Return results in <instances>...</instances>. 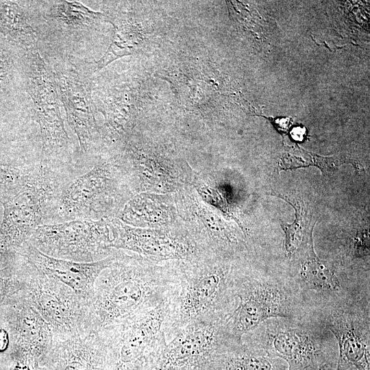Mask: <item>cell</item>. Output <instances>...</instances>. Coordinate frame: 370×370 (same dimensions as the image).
Here are the masks:
<instances>
[{"mask_svg":"<svg viewBox=\"0 0 370 370\" xmlns=\"http://www.w3.org/2000/svg\"><path fill=\"white\" fill-rule=\"evenodd\" d=\"M178 283L116 256L98 276L88 306L91 330L100 332L171 300Z\"/></svg>","mask_w":370,"mask_h":370,"instance_id":"6da1fadb","label":"cell"},{"mask_svg":"<svg viewBox=\"0 0 370 370\" xmlns=\"http://www.w3.org/2000/svg\"><path fill=\"white\" fill-rule=\"evenodd\" d=\"M289 283L273 279H234L232 303L223 317L229 340L242 343L245 335L270 319H299V299Z\"/></svg>","mask_w":370,"mask_h":370,"instance_id":"7a4b0ae2","label":"cell"},{"mask_svg":"<svg viewBox=\"0 0 370 370\" xmlns=\"http://www.w3.org/2000/svg\"><path fill=\"white\" fill-rule=\"evenodd\" d=\"M171 300L100 332L107 370H155L166 343L164 328Z\"/></svg>","mask_w":370,"mask_h":370,"instance_id":"3957f363","label":"cell"},{"mask_svg":"<svg viewBox=\"0 0 370 370\" xmlns=\"http://www.w3.org/2000/svg\"><path fill=\"white\" fill-rule=\"evenodd\" d=\"M61 176L53 167L40 164L14 196L3 203L0 247H23L43 224L62 188Z\"/></svg>","mask_w":370,"mask_h":370,"instance_id":"277c9868","label":"cell"},{"mask_svg":"<svg viewBox=\"0 0 370 370\" xmlns=\"http://www.w3.org/2000/svg\"><path fill=\"white\" fill-rule=\"evenodd\" d=\"M250 333L254 339L248 344L270 357L284 360L288 370L337 362V350L322 340L314 327L300 323L299 319H270Z\"/></svg>","mask_w":370,"mask_h":370,"instance_id":"5b68a950","label":"cell"},{"mask_svg":"<svg viewBox=\"0 0 370 370\" xmlns=\"http://www.w3.org/2000/svg\"><path fill=\"white\" fill-rule=\"evenodd\" d=\"M21 295L49 325L55 338L92 330L88 304L71 288L45 275L29 260Z\"/></svg>","mask_w":370,"mask_h":370,"instance_id":"8992f818","label":"cell"},{"mask_svg":"<svg viewBox=\"0 0 370 370\" xmlns=\"http://www.w3.org/2000/svg\"><path fill=\"white\" fill-rule=\"evenodd\" d=\"M29 242L53 258L91 262L111 255L112 238L108 219H101L43 223Z\"/></svg>","mask_w":370,"mask_h":370,"instance_id":"52a82bcc","label":"cell"},{"mask_svg":"<svg viewBox=\"0 0 370 370\" xmlns=\"http://www.w3.org/2000/svg\"><path fill=\"white\" fill-rule=\"evenodd\" d=\"M110 164L95 166L65 185L47 219L53 223L100 220L118 199L116 171Z\"/></svg>","mask_w":370,"mask_h":370,"instance_id":"ba28073f","label":"cell"},{"mask_svg":"<svg viewBox=\"0 0 370 370\" xmlns=\"http://www.w3.org/2000/svg\"><path fill=\"white\" fill-rule=\"evenodd\" d=\"M234 281L223 266L201 267L184 275L173 297L175 323L184 327L203 317L223 316L232 303Z\"/></svg>","mask_w":370,"mask_h":370,"instance_id":"9c48e42d","label":"cell"},{"mask_svg":"<svg viewBox=\"0 0 370 370\" xmlns=\"http://www.w3.org/2000/svg\"><path fill=\"white\" fill-rule=\"evenodd\" d=\"M182 328L163 346L155 370H207L214 356L232 343L221 315L196 319Z\"/></svg>","mask_w":370,"mask_h":370,"instance_id":"30bf717a","label":"cell"},{"mask_svg":"<svg viewBox=\"0 0 370 370\" xmlns=\"http://www.w3.org/2000/svg\"><path fill=\"white\" fill-rule=\"evenodd\" d=\"M51 69L67 121L79 140L82 151H90L97 125L91 97V69L88 64L66 55Z\"/></svg>","mask_w":370,"mask_h":370,"instance_id":"8fae6325","label":"cell"},{"mask_svg":"<svg viewBox=\"0 0 370 370\" xmlns=\"http://www.w3.org/2000/svg\"><path fill=\"white\" fill-rule=\"evenodd\" d=\"M360 306L339 301L321 319L338 345L336 370H370L369 312Z\"/></svg>","mask_w":370,"mask_h":370,"instance_id":"7c38bea8","label":"cell"},{"mask_svg":"<svg viewBox=\"0 0 370 370\" xmlns=\"http://www.w3.org/2000/svg\"><path fill=\"white\" fill-rule=\"evenodd\" d=\"M22 255L38 271L71 288L88 306L94 295L95 284L98 276L116 256L111 254L98 261L79 262L49 256L29 241L22 247Z\"/></svg>","mask_w":370,"mask_h":370,"instance_id":"4fadbf2b","label":"cell"},{"mask_svg":"<svg viewBox=\"0 0 370 370\" xmlns=\"http://www.w3.org/2000/svg\"><path fill=\"white\" fill-rule=\"evenodd\" d=\"M40 366L45 370H107L103 341L94 330L54 337L52 347Z\"/></svg>","mask_w":370,"mask_h":370,"instance_id":"5bb4252c","label":"cell"},{"mask_svg":"<svg viewBox=\"0 0 370 370\" xmlns=\"http://www.w3.org/2000/svg\"><path fill=\"white\" fill-rule=\"evenodd\" d=\"M16 319V348L14 354L16 364L31 367L40 365L50 351L54 335L41 316L22 297Z\"/></svg>","mask_w":370,"mask_h":370,"instance_id":"9a60e30c","label":"cell"},{"mask_svg":"<svg viewBox=\"0 0 370 370\" xmlns=\"http://www.w3.org/2000/svg\"><path fill=\"white\" fill-rule=\"evenodd\" d=\"M112 231V247L133 251L156 258H181L191 254L190 247L166 234L136 229L116 219H108Z\"/></svg>","mask_w":370,"mask_h":370,"instance_id":"2e32d148","label":"cell"},{"mask_svg":"<svg viewBox=\"0 0 370 370\" xmlns=\"http://www.w3.org/2000/svg\"><path fill=\"white\" fill-rule=\"evenodd\" d=\"M47 14V23L54 25L53 28L65 38L81 39L105 17L106 15L95 12L81 2L68 1H41Z\"/></svg>","mask_w":370,"mask_h":370,"instance_id":"e0dca14e","label":"cell"},{"mask_svg":"<svg viewBox=\"0 0 370 370\" xmlns=\"http://www.w3.org/2000/svg\"><path fill=\"white\" fill-rule=\"evenodd\" d=\"M207 370H288L284 360L267 356L243 341L226 345L213 358Z\"/></svg>","mask_w":370,"mask_h":370,"instance_id":"ac0fdd59","label":"cell"},{"mask_svg":"<svg viewBox=\"0 0 370 370\" xmlns=\"http://www.w3.org/2000/svg\"><path fill=\"white\" fill-rule=\"evenodd\" d=\"M297 286L303 291L325 298L340 299L343 284L334 269L328 263L316 258L312 253L301 264Z\"/></svg>","mask_w":370,"mask_h":370,"instance_id":"d6986e66","label":"cell"},{"mask_svg":"<svg viewBox=\"0 0 370 370\" xmlns=\"http://www.w3.org/2000/svg\"><path fill=\"white\" fill-rule=\"evenodd\" d=\"M110 19L114 27L113 39L106 53L96 62V71L119 58L133 54L143 42L142 34L137 25L125 18Z\"/></svg>","mask_w":370,"mask_h":370,"instance_id":"ffe728a7","label":"cell"},{"mask_svg":"<svg viewBox=\"0 0 370 370\" xmlns=\"http://www.w3.org/2000/svg\"><path fill=\"white\" fill-rule=\"evenodd\" d=\"M2 16L7 32L27 51L37 50L38 36L16 4L6 5Z\"/></svg>","mask_w":370,"mask_h":370,"instance_id":"44dd1931","label":"cell"},{"mask_svg":"<svg viewBox=\"0 0 370 370\" xmlns=\"http://www.w3.org/2000/svg\"><path fill=\"white\" fill-rule=\"evenodd\" d=\"M291 205L295 209L296 219L293 224H282L285 234V249L286 254L289 257H291L301 248L308 250L313 249L311 237H309L305 231L302 208L299 205L297 206L292 204Z\"/></svg>","mask_w":370,"mask_h":370,"instance_id":"7402d4cb","label":"cell"},{"mask_svg":"<svg viewBox=\"0 0 370 370\" xmlns=\"http://www.w3.org/2000/svg\"><path fill=\"white\" fill-rule=\"evenodd\" d=\"M299 370H336V362H328L310 365Z\"/></svg>","mask_w":370,"mask_h":370,"instance_id":"603a6c76","label":"cell"},{"mask_svg":"<svg viewBox=\"0 0 370 370\" xmlns=\"http://www.w3.org/2000/svg\"><path fill=\"white\" fill-rule=\"evenodd\" d=\"M9 345L8 333L3 329L0 328V352L6 350Z\"/></svg>","mask_w":370,"mask_h":370,"instance_id":"cb8c5ba5","label":"cell"},{"mask_svg":"<svg viewBox=\"0 0 370 370\" xmlns=\"http://www.w3.org/2000/svg\"><path fill=\"white\" fill-rule=\"evenodd\" d=\"M295 134V136H296V139H299L301 138V136L304 134V132H302V130L300 129V128H297V130L295 131V133H293Z\"/></svg>","mask_w":370,"mask_h":370,"instance_id":"d4e9b609","label":"cell"}]
</instances>
